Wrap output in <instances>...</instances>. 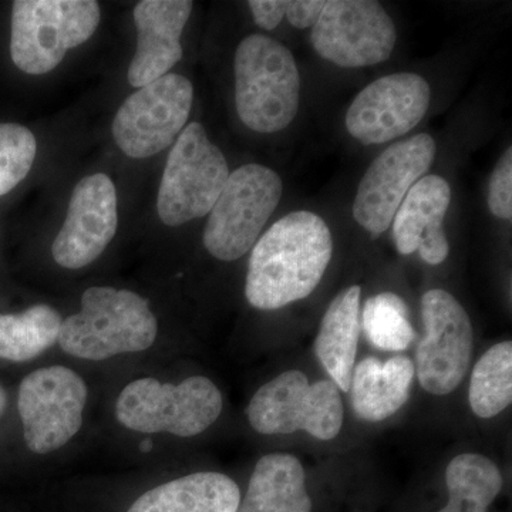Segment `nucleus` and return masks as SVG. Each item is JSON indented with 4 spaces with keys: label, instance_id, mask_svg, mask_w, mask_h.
Returning a JSON list of instances; mask_svg holds the SVG:
<instances>
[{
    "label": "nucleus",
    "instance_id": "10",
    "mask_svg": "<svg viewBox=\"0 0 512 512\" xmlns=\"http://www.w3.org/2000/svg\"><path fill=\"white\" fill-rule=\"evenodd\" d=\"M87 402V386L69 367L35 370L19 386L18 410L26 446L49 454L79 433Z\"/></svg>",
    "mask_w": 512,
    "mask_h": 512
},
{
    "label": "nucleus",
    "instance_id": "30",
    "mask_svg": "<svg viewBox=\"0 0 512 512\" xmlns=\"http://www.w3.org/2000/svg\"><path fill=\"white\" fill-rule=\"evenodd\" d=\"M6 403H8V396H6L5 389L0 386V419H2L3 412H5Z\"/></svg>",
    "mask_w": 512,
    "mask_h": 512
},
{
    "label": "nucleus",
    "instance_id": "16",
    "mask_svg": "<svg viewBox=\"0 0 512 512\" xmlns=\"http://www.w3.org/2000/svg\"><path fill=\"white\" fill-rule=\"evenodd\" d=\"M190 0H143L134 8L138 40L128 82L141 87L168 74L183 59L181 35L190 19Z\"/></svg>",
    "mask_w": 512,
    "mask_h": 512
},
{
    "label": "nucleus",
    "instance_id": "18",
    "mask_svg": "<svg viewBox=\"0 0 512 512\" xmlns=\"http://www.w3.org/2000/svg\"><path fill=\"white\" fill-rule=\"evenodd\" d=\"M416 375L413 360L396 356L380 363L367 357L353 369L350 399L359 419L377 423L392 417L407 403Z\"/></svg>",
    "mask_w": 512,
    "mask_h": 512
},
{
    "label": "nucleus",
    "instance_id": "28",
    "mask_svg": "<svg viewBox=\"0 0 512 512\" xmlns=\"http://www.w3.org/2000/svg\"><path fill=\"white\" fill-rule=\"evenodd\" d=\"M326 0H291L286 6L285 18L296 29H309L318 22Z\"/></svg>",
    "mask_w": 512,
    "mask_h": 512
},
{
    "label": "nucleus",
    "instance_id": "9",
    "mask_svg": "<svg viewBox=\"0 0 512 512\" xmlns=\"http://www.w3.org/2000/svg\"><path fill=\"white\" fill-rule=\"evenodd\" d=\"M192 100L194 86L187 77L165 74L121 104L113 121L114 141L128 157L156 156L184 130Z\"/></svg>",
    "mask_w": 512,
    "mask_h": 512
},
{
    "label": "nucleus",
    "instance_id": "2",
    "mask_svg": "<svg viewBox=\"0 0 512 512\" xmlns=\"http://www.w3.org/2000/svg\"><path fill=\"white\" fill-rule=\"evenodd\" d=\"M156 316L146 299L126 289L93 286L82 296V311L64 319L60 348L84 360H106L144 352L154 345Z\"/></svg>",
    "mask_w": 512,
    "mask_h": 512
},
{
    "label": "nucleus",
    "instance_id": "6",
    "mask_svg": "<svg viewBox=\"0 0 512 512\" xmlns=\"http://www.w3.org/2000/svg\"><path fill=\"white\" fill-rule=\"evenodd\" d=\"M224 153L212 144L202 124H188L167 158L160 190L158 217L180 227L210 214L229 177Z\"/></svg>",
    "mask_w": 512,
    "mask_h": 512
},
{
    "label": "nucleus",
    "instance_id": "15",
    "mask_svg": "<svg viewBox=\"0 0 512 512\" xmlns=\"http://www.w3.org/2000/svg\"><path fill=\"white\" fill-rule=\"evenodd\" d=\"M117 227L116 185L109 175H89L74 187L66 220L52 245L53 258L62 268H84L106 251Z\"/></svg>",
    "mask_w": 512,
    "mask_h": 512
},
{
    "label": "nucleus",
    "instance_id": "22",
    "mask_svg": "<svg viewBox=\"0 0 512 512\" xmlns=\"http://www.w3.org/2000/svg\"><path fill=\"white\" fill-rule=\"evenodd\" d=\"M503 484L500 468L493 460L483 454H460L448 463V501L439 512H488Z\"/></svg>",
    "mask_w": 512,
    "mask_h": 512
},
{
    "label": "nucleus",
    "instance_id": "26",
    "mask_svg": "<svg viewBox=\"0 0 512 512\" xmlns=\"http://www.w3.org/2000/svg\"><path fill=\"white\" fill-rule=\"evenodd\" d=\"M36 153V137L29 128L15 123H0V197L28 177Z\"/></svg>",
    "mask_w": 512,
    "mask_h": 512
},
{
    "label": "nucleus",
    "instance_id": "7",
    "mask_svg": "<svg viewBox=\"0 0 512 512\" xmlns=\"http://www.w3.org/2000/svg\"><path fill=\"white\" fill-rule=\"evenodd\" d=\"M282 178L261 164H247L229 174L208 217L204 245L214 258L237 261L248 254L282 198Z\"/></svg>",
    "mask_w": 512,
    "mask_h": 512
},
{
    "label": "nucleus",
    "instance_id": "20",
    "mask_svg": "<svg viewBox=\"0 0 512 512\" xmlns=\"http://www.w3.org/2000/svg\"><path fill=\"white\" fill-rule=\"evenodd\" d=\"M360 286H350L333 299L323 315L315 355L340 392L348 393L360 336Z\"/></svg>",
    "mask_w": 512,
    "mask_h": 512
},
{
    "label": "nucleus",
    "instance_id": "14",
    "mask_svg": "<svg viewBox=\"0 0 512 512\" xmlns=\"http://www.w3.org/2000/svg\"><path fill=\"white\" fill-rule=\"evenodd\" d=\"M431 90L416 73H394L366 86L352 101L345 126L363 146H377L419 126L430 107Z\"/></svg>",
    "mask_w": 512,
    "mask_h": 512
},
{
    "label": "nucleus",
    "instance_id": "19",
    "mask_svg": "<svg viewBox=\"0 0 512 512\" xmlns=\"http://www.w3.org/2000/svg\"><path fill=\"white\" fill-rule=\"evenodd\" d=\"M241 491L225 474H188L147 491L127 512H238Z\"/></svg>",
    "mask_w": 512,
    "mask_h": 512
},
{
    "label": "nucleus",
    "instance_id": "4",
    "mask_svg": "<svg viewBox=\"0 0 512 512\" xmlns=\"http://www.w3.org/2000/svg\"><path fill=\"white\" fill-rule=\"evenodd\" d=\"M222 413V394L212 380L192 376L180 384L151 377L124 387L116 403V417L138 433H170L194 437L210 429Z\"/></svg>",
    "mask_w": 512,
    "mask_h": 512
},
{
    "label": "nucleus",
    "instance_id": "21",
    "mask_svg": "<svg viewBox=\"0 0 512 512\" xmlns=\"http://www.w3.org/2000/svg\"><path fill=\"white\" fill-rule=\"evenodd\" d=\"M238 512H312L301 461L285 453L262 457Z\"/></svg>",
    "mask_w": 512,
    "mask_h": 512
},
{
    "label": "nucleus",
    "instance_id": "5",
    "mask_svg": "<svg viewBox=\"0 0 512 512\" xmlns=\"http://www.w3.org/2000/svg\"><path fill=\"white\" fill-rule=\"evenodd\" d=\"M101 19L94 0H16L12 6L10 57L19 70L46 74L66 53L83 45Z\"/></svg>",
    "mask_w": 512,
    "mask_h": 512
},
{
    "label": "nucleus",
    "instance_id": "1",
    "mask_svg": "<svg viewBox=\"0 0 512 512\" xmlns=\"http://www.w3.org/2000/svg\"><path fill=\"white\" fill-rule=\"evenodd\" d=\"M332 255V232L323 218L311 211L285 215L252 248L245 284L248 302L261 311H276L308 298Z\"/></svg>",
    "mask_w": 512,
    "mask_h": 512
},
{
    "label": "nucleus",
    "instance_id": "29",
    "mask_svg": "<svg viewBox=\"0 0 512 512\" xmlns=\"http://www.w3.org/2000/svg\"><path fill=\"white\" fill-rule=\"evenodd\" d=\"M254 22L259 28L274 30L285 18L288 2L284 0H251L248 2Z\"/></svg>",
    "mask_w": 512,
    "mask_h": 512
},
{
    "label": "nucleus",
    "instance_id": "3",
    "mask_svg": "<svg viewBox=\"0 0 512 512\" xmlns=\"http://www.w3.org/2000/svg\"><path fill=\"white\" fill-rule=\"evenodd\" d=\"M239 119L256 133L285 130L301 103V74L288 47L264 35L245 37L234 59Z\"/></svg>",
    "mask_w": 512,
    "mask_h": 512
},
{
    "label": "nucleus",
    "instance_id": "24",
    "mask_svg": "<svg viewBox=\"0 0 512 512\" xmlns=\"http://www.w3.org/2000/svg\"><path fill=\"white\" fill-rule=\"evenodd\" d=\"M471 410L481 419H493L512 403V343H498L481 356L468 387Z\"/></svg>",
    "mask_w": 512,
    "mask_h": 512
},
{
    "label": "nucleus",
    "instance_id": "25",
    "mask_svg": "<svg viewBox=\"0 0 512 512\" xmlns=\"http://www.w3.org/2000/svg\"><path fill=\"white\" fill-rule=\"evenodd\" d=\"M362 326L367 340L386 352L407 349L416 338L406 303L393 292L377 293L367 299Z\"/></svg>",
    "mask_w": 512,
    "mask_h": 512
},
{
    "label": "nucleus",
    "instance_id": "17",
    "mask_svg": "<svg viewBox=\"0 0 512 512\" xmlns=\"http://www.w3.org/2000/svg\"><path fill=\"white\" fill-rule=\"evenodd\" d=\"M451 204L450 184L439 175L420 178L407 192L393 218V239L400 255L419 252L429 265H440L450 254L443 222Z\"/></svg>",
    "mask_w": 512,
    "mask_h": 512
},
{
    "label": "nucleus",
    "instance_id": "12",
    "mask_svg": "<svg viewBox=\"0 0 512 512\" xmlns=\"http://www.w3.org/2000/svg\"><path fill=\"white\" fill-rule=\"evenodd\" d=\"M313 49L345 69L375 66L392 56L396 26L375 0H330L312 28Z\"/></svg>",
    "mask_w": 512,
    "mask_h": 512
},
{
    "label": "nucleus",
    "instance_id": "11",
    "mask_svg": "<svg viewBox=\"0 0 512 512\" xmlns=\"http://www.w3.org/2000/svg\"><path fill=\"white\" fill-rule=\"evenodd\" d=\"M424 336L417 346L420 386L434 396H446L460 386L473 356V325L460 302L444 289L421 298Z\"/></svg>",
    "mask_w": 512,
    "mask_h": 512
},
{
    "label": "nucleus",
    "instance_id": "27",
    "mask_svg": "<svg viewBox=\"0 0 512 512\" xmlns=\"http://www.w3.org/2000/svg\"><path fill=\"white\" fill-rule=\"evenodd\" d=\"M488 208L500 220L512 218V148L498 161L488 185Z\"/></svg>",
    "mask_w": 512,
    "mask_h": 512
},
{
    "label": "nucleus",
    "instance_id": "23",
    "mask_svg": "<svg viewBox=\"0 0 512 512\" xmlns=\"http://www.w3.org/2000/svg\"><path fill=\"white\" fill-rule=\"evenodd\" d=\"M62 318L49 305H35L18 315H0V359L29 362L59 340Z\"/></svg>",
    "mask_w": 512,
    "mask_h": 512
},
{
    "label": "nucleus",
    "instance_id": "13",
    "mask_svg": "<svg viewBox=\"0 0 512 512\" xmlns=\"http://www.w3.org/2000/svg\"><path fill=\"white\" fill-rule=\"evenodd\" d=\"M437 146L430 134L394 143L367 168L357 188L353 217L373 238L392 225L407 192L430 170Z\"/></svg>",
    "mask_w": 512,
    "mask_h": 512
},
{
    "label": "nucleus",
    "instance_id": "8",
    "mask_svg": "<svg viewBox=\"0 0 512 512\" xmlns=\"http://www.w3.org/2000/svg\"><path fill=\"white\" fill-rule=\"evenodd\" d=\"M249 424L264 436L306 431L315 439H335L345 407L332 380L311 383L305 373L288 370L259 387L247 407Z\"/></svg>",
    "mask_w": 512,
    "mask_h": 512
}]
</instances>
